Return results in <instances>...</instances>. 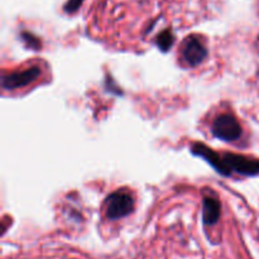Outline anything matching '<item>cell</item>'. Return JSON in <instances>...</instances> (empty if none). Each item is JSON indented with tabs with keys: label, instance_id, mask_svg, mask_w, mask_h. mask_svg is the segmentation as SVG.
Instances as JSON below:
<instances>
[{
	"label": "cell",
	"instance_id": "3957f363",
	"mask_svg": "<svg viewBox=\"0 0 259 259\" xmlns=\"http://www.w3.org/2000/svg\"><path fill=\"white\" fill-rule=\"evenodd\" d=\"M224 161L230 172H237L243 176H257L259 175V159L235 153H224Z\"/></svg>",
	"mask_w": 259,
	"mask_h": 259
},
{
	"label": "cell",
	"instance_id": "7a4b0ae2",
	"mask_svg": "<svg viewBox=\"0 0 259 259\" xmlns=\"http://www.w3.org/2000/svg\"><path fill=\"white\" fill-rule=\"evenodd\" d=\"M242 126L232 114H222L212 124V134L224 142H234L242 136Z\"/></svg>",
	"mask_w": 259,
	"mask_h": 259
},
{
	"label": "cell",
	"instance_id": "277c9868",
	"mask_svg": "<svg viewBox=\"0 0 259 259\" xmlns=\"http://www.w3.org/2000/svg\"><path fill=\"white\" fill-rule=\"evenodd\" d=\"M40 75V68L38 66L25 68L23 71H15V72L4 75L2 78V86L5 90H15V89L24 88L30 82L37 80Z\"/></svg>",
	"mask_w": 259,
	"mask_h": 259
},
{
	"label": "cell",
	"instance_id": "ba28073f",
	"mask_svg": "<svg viewBox=\"0 0 259 259\" xmlns=\"http://www.w3.org/2000/svg\"><path fill=\"white\" fill-rule=\"evenodd\" d=\"M157 46L159 47V50L163 51V52H167V51L171 48L172 43H174V35L169 30H164L161 34L157 37Z\"/></svg>",
	"mask_w": 259,
	"mask_h": 259
},
{
	"label": "cell",
	"instance_id": "9c48e42d",
	"mask_svg": "<svg viewBox=\"0 0 259 259\" xmlns=\"http://www.w3.org/2000/svg\"><path fill=\"white\" fill-rule=\"evenodd\" d=\"M23 37H27V39H25V40H27L28 45H29L30 47H32V48H39V46H40L39 40L35 39V38H33L32 35L25 34V33H23Z\"/></svg>",
	"mask_w": 259,
	"mask_h": 259
},
{
	"label": "cell",
	"instance_id": "8992f818",
	"mask_svg": "<svg viewBox=\"0 0 259 259\" xmlns=\"http://www.w3.org/2000/svg\"><path fill=\"white\" fill-rule=\"evenodd\" d=\"M182 55H184V60L190 66H197L206 58L207 50L199 38L190 37L185 42Z\"/></svg>",
	"mask_w": 259,
	"mask_h": 259
},
{
	"label": "cell",
	"instance_id": "52a82bcc",
	"mask_svg": "<svg viewBox=\"0 0 259 259\" xmlns=\"http://www.w3.org/2000/svg\"><path fill=\"white\" fill-rule=\"evenodd\" d=\"M222 206L218 199L206 196L202 201V222L205 225H212L220 219Z\"/></svg>",
	"mask_w": 259,
	"mask_h": 259
},
{
	"label": "cell",
	"instance_id": "6da1fadb",
	"mask_svg": "<svg viewBox=\"0 0 259 259\" xmlns=\"http://www.w3.org/2000/svg\"><path fill=\"white\" fill-rule=\"evenodd\" d=\"M134 199L129 192L118 190L106 199V217L110 220L125 218L133 211Z\"/></svg>",
	"mask_w": 259,
	"mask_h": 259
},
{
	"label": "cell",
	"instance_id": "5b68a950",
	"mask_svg": "<svg viewBox=\"0 0 259 259\" xmlns=\"http://www.w3.org/2000/svg\"><path fill=\"white\" fill-rule=\"evenodd\" d=\"M191 152L195 156H199L201 157V158L206 159V161L217 169V172H219L223 176H230V174H232L230 169L228 168L227 163H225L224 157H223L222 154L218 153L217 151H214V149L205 146V144L194 143L191 146Z\"/></svg>",
	"mask_w": 259,
	"mask_h": 259
}]
</instances>
